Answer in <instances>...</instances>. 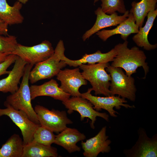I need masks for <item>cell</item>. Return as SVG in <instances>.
I'll return each instance as SVG.
<instances>
[{"mask_svg":"<svg viewBox=\"0 0 157 157\" xmlns=\"http://www.w3.org/2000/svg\"><path fill=\"white\" fill-rule=\"evenodd\" d=\"M17 57V56L15 54H9L5 60L0 63V76L5 74H9L10 71H8L7 69L10 66L15 62Z\"/></svg>","mask_w":157,"mask_h":157,"instance_id":"cell-28","label":"cell"},{"mask_svg":"<svg viewBox=\"0 0 157 157\" xmlns=\"http://www.w3.org/2000/svg\"><path fill=\"white\" fill-rule=\"evenodd\" d=\"M138 140L130 149H125L123 154L126 157H157V134L149 137L144 129L138 130Z\"/></svg>","mask_w":157,"mask_h":157,"instance_id":"cell-10","label":"cell"},{"mask_svg":"<svg viewBox=\"0 0 157 157\" xmlns=\"http://www.w3.org/2000/svg\"><path fill=\"white\" fill-rule=\"evenodd\" d=\"M117 53V51L114 47L108 52L103 53L100 50L92 54H85L81 59L77 60H71L67 58L65 55L61 59L65 61L67 65L70 66L77 67L82 64L88 63L92 65L97 63H108L112 61Z\"/></svg>","mask_w":157,"mask_h":157,"instance_id":"cell-19","label":"cell"},{"mask_svg":"<svg viewBox=\"0 0 157 157\" xmlns=\"http://www.w3.org/2000/svg\"><path fill=\"white\" fill-rule=\"evenodd\" d=\"M34 110L40 125L53 132H60L67 127V125L73 123L67 117L65 111H60L53 109L50 110L40 105L35 106Z\"/></svg>","mask_w":157,"mask_h":157,"instance_id":"cell-6","label":"cell"},{"mask_svg":"<svg viewBox=\"0 0 157 157\" xmlns=\"http://www.w3.org/2000/svg\"><path fill=\"white\" fill-rule=\"evenodd\" d=\"M27 63L17 56L12 70L5 78L0 80V92L13 94L18 89L19 84L23 77L26 65Z\"/></svg>","mask_w":157,"mask_h":157,"instance_id":"cell-15","label":"cell"},{"mask_svg":"<svg viewBox=\"0 0 157 157\" xmlns=\"http://www.w3.org/2000/svg\"><path fill=\"white\" fill-rule=\"evenodd\" d=\"M99 0H94V3H95L96 2L98 1Z\"/></svg>","mask_w":157,"mask_h":157,"instance_id":"cell-32","label":"cell"},{"mask_svg":"<svg viewBox=\"0 0 157 157\" xmlns=\"http://www.w3.org/2000/svg\"><path fill=\"white\" fill-rule=\"evenodd\" d=\"M8 25L2 20L0 19V35H8Z\"/></svg>","mask_w":157,"mask_h":157,"instance_id":"cell-29","label":"cell"},{"mask_svg":"<svg viewBox=\"0 0 157 157\" xmlns=\"http://www.w3.org/2000/svg\"><path fill=\"white\" fill-rule=\"evenodd\" d=\"M4 106L6 108L0 109V117L3 115L7 116L19 128L24 145L32 141L34 133L40 124L31 121L24 112L16 110L8 105Z\"/></svg>","mask_w":157,"mask_h":157,"instance_id":"cell-11","label":"cell"},{"mask_svg":"<svg viewBox=\"0 0 157 157\" xmlns=\"http://www.w3.org/2000/svg\"><path fill=\"white\" fill-rule=\"evenodd\" d=\"M24 145L19 135L13 134L0 149V157H22Z\"/></svg>","mask_w":157,"mask_h":157,"instance_id":"cell-24","label":"cell"},{"mask_svg":"<svg viewBox=\"0 0 157 157\" xmlns=\"http://www.w3.org/2000/svg\"><path fill=\"white\" fill-rule=\"evenodd\" d=\"M33 66L32 64L28 63L26 65L22 79L18 90L7 97L4 105H8L16 110L24 112L31 121L40 124L37 114L31 104L29 85V74Z\"/></svg>","mask_w":157,"mask_h":157,"instance_id":"cell-2","label":"cell"},{"mask_svg":"<svg viewBox=\"0 0 157 157\" xmlns=\"http://www.w3.org/2000/svg\"><path fill=\"white\" fill-rule=\"evenodd\" d=\"M9 54L7 53H0V63L3 62Z\"/></svg>","mask_w":157,"mask_h":157,"instance_id":"cell-30","label":"cell"},{"mask_svg":"<svg viewBox=\"0 0 157 157\" xmlns=\"http://www.w3.org/2000/svg\"><path fill=\"white\" fill-rule=\"evenodd\" d=\"M157 0H141L139 2L133 1L130 12L135 18L139 28L142 27L144 19L150 11L155 10Z\"/></svg>","mask_w":157,"mask_h":157,"instance_id":"cell-22","label":"cell"},{"mask_svg":"<svg viewBox=\"0 0 157 157\" xmlns=\"http://www.w3.org/2000/svg\"><path fill=\"white\" fill-rule=\"evenodd\" d=\"M128 18L120 23L117 27L111 30L103 29L96 33V35L104 41L116 34H120L121 38L124 41L132 33H137L139 28L136 25L133 14L130 12Z\"/></svg>","mask_w":157,"mask_h":157,"instance_id":"cell-18","label":"cell"},{"mask_svg":"<svg viewBox=\"0 0 157 157\" xmlns=\"http://www.w3.org/2000/svg\"><path fill=\"white\" fill-rule=\"evenodd\" d=\"M56 135L49 129L40 125L35 130L33 141L47 146H51L54 143Z\"/></svg>","mask_w":157,"mask_h":157,"instance_id":"cell-25","label":"cell"},{"mask_svg":"<svg viewBox=\"0 0 157 157\" xmlns=\"http://www.w3.org/2000/svg\"><path fill=\"white\" fill-rule=\"evenodd\" d=\"M63 104L68 110L67 113L71 114L74 111L78 112L80 115V120L83 121L85 118L91 120L90 126L94 129V124L97 117H101L106 121H109V115L106 113H101L93 108L92 104L87 99L81 97H72L62 101Z\"/></svg>","mask_w":157,"mask_h":157,"instance_id":"cell-8","label":"cell"},{"mask_svg":"<svg viewBox=\"0 0 157 157\" xmlns=\"http://www.w3.org/2000/svg\"><path fill=\"white\" fill-rule=\"evenodd\" d=\"M109 65L108 63H101L82 64L79 66L82 71L81 74L83 77L90 82L92 86L91 90L94 92L95 96L112 95L109 89L111 77L106 70Z\"/></svg>","mask_w":157,"mask_h":157,"instance_id":"cell-4","label":"cell"},{"mask_svg":"<svg viewBox=\"0 0 157 157\" xmlns=\"http://www.w3.org/2000/svg\"><path fill=\"white\" fill-rule=\"evenodd\" d=\"M18 43L16 37L13 35H0V53L11 54Z\"/></svg>","mask_w":157,"mask_h":157,"instance_id":"cell-27","label":"cell"},{"mask_svg":"<svg viewBox=\"0 0 157 157\" xmlns=\"http://www.w3.org/2000/svg\"><path fill=\"white\" fill-rule=\"evenodd\" d=\"M101 9L106 14L111 15L116 11L124 14L126 11L124 0H101Z\"/></svg>","mask_w":157,"mask_h":157,"instance_id":"cell-26","label":"cell"},{"mask_svg":"<svg viewBox=\"0 0 157 157\" xmlns=\"http://www.w3.org/2000/svg\"><path fill=\"white\" fill-rule=\"evenodd\" d=\"M30 88L32 100L38 97L47 96L62 102L69 99L71 96L60 88L56 81L53 79L40 85H31Z\"/></svg>","mask_w":157,"mask_h":157,"instance_id":"cell-16","label":"cell"},{"mask_svg":"<svg viewBox=\"0 0 157 157\" xmlns=\"http://www.w3.org/2000/svg\"><path fill=\"white\" fill-rule=\"evenodd\" d=\"M22 7V4L19 1L11 6L6 0H0V19L8 25L22 23L24 20L20 12Z\"/></svg>","mask_w":157,"mask_h":157,"instance_id":"cell-20","label":"cell"},{"mask_svg":"<svg viewBox=\"0 0 157 157\" xmlns=\"http://www.w3.org/2000/svg\"><path fill=\"white\" fill-rule=\"evenodd\" d=\"M106 70L111 77L109 89L112 95H118L135 101L137 89L134 78L125 74L121 68L113 67L110 65Z\"/></svg>","mask_w":157,"mask_h":157,"instance_id":"cell-5","label":"cell"},{"mask_svg":"<svg viewBox=\"0 0 157 157\" xmlns=\"http://www.w3.org/2000/svg\"><path fill=\"white\" fill-rule=\"evenodd\" d=\"M128 43L126 40L115 46L117 53L110 65L123 69L126 74L129 76L136 73L138 67H142L144 72L143 78L145 79L149 69L146 62V56L144 52L137 47L129 49L128 47Z\"/></svg>","mask_w":157,"mask_h":157,"instance_id":"cell-1","label":"cell"},{"mask_svg":"<svg viewBox=\"0 0 157 157\" xmlns=\"http://www.w3.org/2000/svg\"><path fill=\"white\" fill-rule=\"evenodd\" d=\"M65 51L63 42L60 40L54 50L53 54L46 60L35 65L31 70L29 76L30 83L33 84L40 80L50 79L56 76L67 65L65 61L61 59Z\"/></svg>","mask_w":157,"mask_h":157,"instance_id":"cell-3","label":"cell"},{"mask_svg":"<svg viewBox=\"0 0 157 157\" xmlns=\"http://www.w3.org/2000/svg\"><path fill=\"white\" fill-rule=\"evenodd\" d=\"M17 1L19 2L22 4H24L26 3L28 0H17Z\"/></svg>","mask_w":157,"mask_h":157,"instance_id":"cell-31","label":"cell"},{"mask_svg":"<svg viewBox=\"0 0 157 157\" xmlns=\"http://www.w3.org/2000/svg\"><path fill=\"white\" fill-rule=\"evenodd\" d=\"M51 44L45 40L41 43L31 46L18 44L12 53L19 57L27 64L33 65L48 59L54 53Z\"/></svg>","mask_w":157,"mask_h":157,"instance_id":"cell-7","label":"cell"},{"mask_svg":"<svg viewBox=\"0 0 157 157\" xmlns=\"http://www.w3.org/2000/svg\"><path fill=\"white\" fill-rule=\"evenodd\" d=\"M94 12L97 15L96 21L93 26L83 35L82 39L84 41L102 29L119 24L127 18L129 14V11L126 10L122 15H118L116 12L108 15L103 12L100 7Z\"/></svg>","mask_w":157,"mask_h":157,"instance_id":"cell-14","label":"cell"},{"mask_svg":"<svg viewBox=\"0 0 157 157\" xmlns=\"http://www.w3.org/2000/svg\"><path fill=\"white\" fill-rule=\"evenodd\" d=\"M56 135L54 143L60 146L69 153H72L81 150L76 144L86 138V136L75 128L67 127Z\"/></svg>","mask_w":157,"mask_h":157,"instance_id":"cell-17","label":"cell"},{"mask_svg":"<svg viewBox=\"0 0 157 157\" xmlns=\"http://www.w3.org/2000/svg\"><path fill=\"white\" fill-rule=\"evenodd\" d=\"M107 127H102L94 136L81 141L82 147L84 151L83 154L85 157H96L100 153H108L111 150L110 146L111 140L106 135Z\"/></svg>","mask_w":157,"mask_h":157,"instance_id":"cell-13","label":"cell"},{"mask_svg":"<svg viewBox=\"0 0 157 157\" xmlns=\"http://www.w3.org/2000/svg\"><path fill=\"white\" fill-rule=\"evenodd\" d=\"M157 15V10L149 12L147 15V19L143 27L139 28L138 32L132 38V39L137 45L143 47L147 51H151L156 49L157 44H152L148 40L149 32L152 28L154 21Z\"/></svg>","mask_w":157,"mask_h":157,"instance_id":"cell-21","label":"cell"},{"mask_svg":"<svg viewBox=\"0 0 157 157\" xmlns=\"http://www.w3.org/2000/svg\"><path fill=\"white\" fill-rule=\"evenodd\" d=\"M56 76L57 79L61 83L59 87L64 92L72 97H81L79 89L81 86L86 85L87 82L83 77L79 68L61 70Z\"/></svg>","mask_w":157,"mask_h":157,"instance_id":"cell-12","label":"cell"},{"mask_svg":"<svg viewBox=\"0 0 157 157\" xmlns=\"http://www.w3.org/2000/svg\"><path fill=\"white\" fill-rule=\"evenodd\" d=\"M58 156L56 148L32 141L24 145L22 157H57Z\"/></svg>","mask_w":157,"mask_h":157,"instance_id":"cell-23","label":"cell"},{"mask_svg":"<svg viewBox=\"0 0 157 157\" xmlns=\"http://www.w3.org/2000/svg\"><path fill=\"white\" fill-rule=\"evenodd\" d=\"M90 88L87 91L81 93V97L89 101L93 105V108L96 110L99 111L102 109L107 111L110 115L113 117H117L119 113L114 109L119 110L121 106L126 108H135L134 105H130L126 104L127 101L125 99L119 96L112 95L105 97H101L94 96L91 94Z\"/></svg>","mask_w":157,"mask_h":157,"instance_id":"cell-9","label":"cell"}]
</instances>
